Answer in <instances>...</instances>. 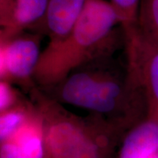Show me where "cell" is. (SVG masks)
<instances>
[{"instance_id": "1", "label": "cell", "mask_w": 158, "mask_h": 158, "mask_svg": "<svg viewBox=\"0 0 158 158\" xmlns=\"http://www.w3.org/2000/svg\"><path fill=\"white\" fill-rule=\"evenodd\" d=\"M59 103L102 118L122 135L147 117L141 86L127 66L118 68L111 57L90 63L51 87L41 89Z\"/></svg>"}, {"instance_id": "12", "label": "cell", "mask_w": 158, "mask_h": 158, "mask_svg": "<svg viewBox=\"0 0 158 158\" xmlns=\"http://www.w3.org/2000/svg\"><path fill=\"white\" fill-rule=\"evenodd\" d=\"M141 0H110L119 19L124 31L130 30L137 26Z\"/></svg>"}, {"instance_id": "6", "label": "cell", "mask_w": 158, "mask_h": 158, "mask_svg": "<svg viewBox=\"0 0 158 158\" xmlns=\"http://www.w3.org/2000/svg\"><path fill=\"white\" fill-rule=\"evenodd\" d=\"M87 0H49L45 12L29 31L48 39V43L62 40L80 19Z\"/></svg>"}, {"instance_id": "5", "label": "cell", "mask_w": 158, "mask_h": 158, "mask_svg": "<svg viewBox=\"0 0 158 158\" xmlns=\"http://www.w3.org/2000/svg\"><path fill=\"white\" fill-rule=\"evenodd\" d=\"M43 38L41 35L29 31L0 38V80L29 92L36 87L34 75L42 54Z\"/></svg>"}, {"instance_id": "3", "label": "cell", "mask_w": 158, "mask_h": 158, "mask_svg": "<svg viewBox=\"0 0 158 158\" xmlns=\"http://www.w3.org/2000/svg\"><path fill=\"white\" fill-rule=\"evenodd\" d=\"M42 116L48 158H103L114 138L122 135L102 118H81L36 86L29 92Z\"/></svg>"}, {"instance_id": "4", "label": "cell", "mask_w": 158, "mask_h": 158, "mask_svg": "<svg viewBox=\"0 0 158 158\" xmlns=\"http://www.w3.org/2000/svg\"><path fill=\"white\" fill-rule=\"evenodd\" d=\"M124 34L126 66L143 91L147 117L158 120V40L138 25Z\"/></svg>"}, {"instance_id": "11", "label": "cell", "mask_w": 158, "mask_h": 158, "mask_svg": "<svg viewBox=\"0 0 158 158\" xmlns=\"http://www.w3.org/2000/svg\"><path fill=\"white\" fill-rule=\"evenodd\" d=\"M138 27L158 40V0H141Z\"/></svg>"}, {"instance_id": "13", "label": "cell", "mask_w": 158, "mask_h": 158, "mask_svg": "<svg viewBox=\"0 0 158 158\" xmlns=\"http://www.w3.org/2000/svg\"><path fill=\"white\" fill-rule=\"evenodd\" d=\"M26 100L15 85L0 80V113L15 107Z\"/></svg>"}, {"instance_id": "2", "label": "cell", "mask_w": 158, "mask_h": 158, "mask_svg": "<svg viewBox=\"0 0 158 158\" xmlns=\"http://www.w3.org/2000/svg\"><path fill=\"white\" fill-rule=\"evenodd\" d=\"M125 42L119 19L109 1L87 0L80 19L62 40L48 43L35 72L40 89L54 86L78 69L111 57Z\"/></svg>"}, {"instance_id": "8", "label": "cell", "mask_w": 158, "mask_h": 158, "mask_svg": "<svg viewBox=\"0 0 158 158\" xmlns=\"http://www.w3.org/2000/svg\"><path fill=\"white\" fill-rule=\"evenodd\" d=\"M49 0H17L9 23L0 30V38L29 31L42 19Z\"/></svg>"}, {"instance_id": "14", "label": "cell", "mask_w": 158, "mask_h": 158, "mask_svg": "<svg viewBox=\"0 0 158 158\" xmlns=\"http://www.w3.org/2000/svg\"><path fill=\"white\" fill-rule=\"evenodd\" d=\"M17 0H0V26L4 28L10 20Z\"/></svg>"}, {"instance_id": "9", "label": "cell", "mask_w": 158, "mask_h": 158, "mask_svg": "<svg viewBox=\"0 0 158 158\" xmlns=\"http://www.w3.org/2000/svg\"><path fill=\"white\" fill-rule=\"evenodd\" d=\"M9 141L16 143L29 158H48L45 143L43 120L37 109Z\"/></svg>"}, {"instance_id": "7", "label": "cell", "mask_w": 158, "mask_h": 158, "mask_svg": "<svg viewBox=\"0 0 158 158\" xmlns=\"http://www.w3.org/2000/svg\"><path fill=\"white\" fill-rule=\"evenodd\" d=\"M158 157V120L147 117L122 136L117 158Z\"/></svg>"}, {"instance_id": "10", "label": "cell", "mask_w": 158, "mask_h": 158, "mask_svg": "<svg viewBox=\"0 0 158 158\" xmlns=\"http://www.w3.org/2000/svg\"><path fill=\"white\" fill-rule=\"evenodd\" d=\"M37 108L32 101L26 100L15 107L0 113V141H9L34 115Z\"/></svg>"}]
</instances>
